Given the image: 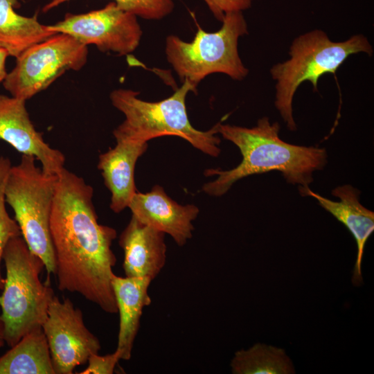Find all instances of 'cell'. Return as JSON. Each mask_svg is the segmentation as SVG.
Wrapping results in <instances>:
<instances>
[{
  "label": "cell",
  "instance_id": "8fae6325",
  "mask_svg": "<svg viewBox=\"0 0 374 374\" xmlns=\"http://www.w3.org/2000/svg\"><path fill=\"white\" fill-rule=\"evenodd\" d=\"M0 139L22 154L33 156L46 173L57 175L64 168V154L45 142L23 99L0 94Z\"/></svg>",
  "mask_w": 374,
  "mask_h": 374
},
{
  "label": "cell",
  "instance_id": "d6986e66",
  "mask_svg": "<svg viewBox=\"0 0 374 374\" xmlns=\"http://www.w3.org/2000/svg\"><path fill=\"white\" fill-rule=\"evenodd\" d=\"M233 374H292L295 370L284 349L258 343L235 352L231 362Z\"/></svg>",
  "mask_w": 374,
  "mask_h": 374
},
{
  "label": "cell",
  "instance_id": "6da1fadb",
  "mask_svg": "<svg viewBox=\"0 0 374 374\" xmlns=\"http://www.w3.org/2000/svg\"><path fill=\"white\" fill-rule=\"evenodd\" d=\"M93 189L64 168L57 175L50 233L60 291L76 292L107 313L118 312L112 285L116 231L98 223Z\"/></svg>",
  "mask_w": 374,
  "mask_h": 374
},
{
  "label": "cell",
  "instance_id": "ffe728a7",
  "mask_svg": "<svg viewBox=\"0 0 374 374\" xmlns=\"http://www.w3.org/2000/svg\"><path fill=\"white\" fill-rule=\"evenodd\" d=\"M71 0H51L42 8L46 12ZM122 10L147 20H160L173 10L172 0H114Z\"/></svg>",
  "mask_w": 374,
  "mask_h": 374
},
{
  "label": "cell",
  "instance_id": "277c9868",
  "mask_svg": "<svg viewBox=\"0 0 374 374\" xmlns=\"http://www.w3.org/2000/svg\"><path fill=\"white\" fill-rule=\"evenodd\" d=\"M364 53L371 56L373 49L363 35H353L341 42L330 40L322 30H313L296 37L292 42L287 60L274 64L270 69L276 82L274 104L290 131L296 130L292 103L299 87L305 81L317 91L321 76L335 74L351 55Z\"/></svg>",
  "mask_w": 374,
  "mask_h": 374
},
{
  "label": "cell",
  "instance_id": "4fadbf2b",
  "mask_svg": "<svg viewBox=\"0 0 374 374\" xmlns=\"http://www.w3.org/2000/svg\"><path fill=\"white\" fill-rule=\"evenodd\" d=\"M303 196H311L326 211L341 222L351 233L357 244V257L352 283L359 286L362 282V262L367 240L374 231V213L359 202L360 192L351 185L339 186L334 188L332 195L339 199L333 201L313 192L309 186L299 187Z\"/></svg>",
  "mask_w": 374,
  "mask_h": 374
},
{
  "label": "cell",
  "instance_id": "ba28073f",
  "mask_svg": "<svg viewBox=\"0 0 374 374\" xmlns=\"http://www.w3.org/2000/svg\"><path fill=\"white\" fill-rule=\"evenodd\" d=\"M87 46L65 33H56L22 52L3 80L13 97L27 100L48 88L66 71L87 63Z\"/></svg>",
  "mask_w": 374,
  "mask_h": 374
},
{
  "label": "cell",
  "instance_id": "3957f363",
  "mask_svg": "<svg viewBox=\"0 0 374 374\" xmlns=\"http://www.w3.org/2000/svg\"><path fill=\"white\" fill-rule=\"evenodd\" d=\"M190 91L197 90L188 80L168 98L157 102L140 99L139 91L127 89L112 91L109 98L113 106L125 116V120L113 132L116 140L138 142L163 136H176L212 157L220 153L218 123L207 131L195 129L190 123L186 107Z\"/></svg>",
  "mask_w": 374,
  "mask_h": 374
},
{
  "label": "cell",
  "instance_id": "e0dca14e",
  "mask_svg": "<svg viewBox=\"0 0 374 374\" xmlns=\"http://www.w3.org/2000/svg\"><path fill=\"white\" fill-rule=\"evenodd\" d=\"M24 0H0V46L17 58L30 46L56 33L40 24L37 16L25 17L15 12Z\"/></svg>",
  "mask_w": 374,
  "mask_h": 374
},
{
  "label": "cell",
  "instance_id": "7402d4cb",
  "mask_svg": "<svg viewBox=\"0 0 374 374\" xmlns=\"http://www.w3.org/2000/svg\"><path fill=\"white\" fill-rule=\"evenodd\" d=\"M121 359V355L118 350L111 354L99 355L95 353L88 359V366L83 370L81 374H112L115 367Z\"/></svg>",
  "mask_w": 374,
  "mask_h": 374
},
{
  "label": "cell",
  "instance_id": "d4e9b609",
  "mask_svg": "<svg viewBox=\"0 0 374 374\" xmlns=\"http://www.w3.org/2000/svg\"><path fill=\"white\" fill-rule=\"evenodd\" d=\"M5 344L4 325L0 316V349L4 346Z\"/></svg>",
  "mask_w": 374,
  "mask_h": 374
},
{
  "label": "cell",
  "instance_id": "7c38bea8",
  "mask_svg": "<svg viewBox=\"0 0 374 374\" xmlns=\"http://www.w3.org/2000/svg\"><path fill=\"white\" fill-rule=\"evenodd\" d=\"M128 208L140 222L170 235L180 247L192 238L193 221L199 211L193 204H178L159 185L153 186L148 193L136 191Z\"/></svg>",
  "mask_w": 374,
  "mask_h": 374
},
{
  "label": "cell",
  "instance_id": "5bb4252c",
  "mask_svg": "<svg viewBox=\"0 0 374 374\" xmlns=\"http://www.w3.org/2000/svg\"><path fill=\"white\" fill-rule=\"evenodd\" d=\"M164 234L132 215L118 241L124 252L125 276L147 277L152 280L158 276L166 262Z\"/></svg>",
  "mask_w": 374,
  "mask_h": 374
},
{
  "label": "cell",
  "instance_id": "5b68a950",
  "mask_svg": "<svg viewBox=\"0 0 374 374\" xmlns=\"http://www.w3.org/2000/svg\"><path fill=\"white\" fill-rule=\"evenodd\" d=\"M6 278L0 295V314L6 344L12 347L26 334L42 328L55 296L49 278L39 275L45 265L28 248L21 235L11 238L3 253Z\"/></svg>",
  "mask_w": 374,
  "mask_h": 374
},
{
  "label": "cell",
  "instance_id": "44dd1931",
  "mask_svg": "<svg viewBox=\"0 0 374 374\" xmlns=\"http://www.w3.org/2000/svg\"><path fill=\"white\" fill-rule=\"evenodd\" d=\"M11 166L9 158L0 157V290H3L5 281L1 272L4 249L11 238L21 235L17 222L9 215L6 207L5 185Z\"/></svg>",
  "mask_w": 374,
  "mask_h": 374
},
{
  "label": "cell",
  "instance_id": "603a6c76",
  "mask_svg": "<svg viewBox=\"0 0 374 374\" xmlns=\"http://www.w3.org/2000/svg\"><path fill=\"white\" fill-rule=\"evenodd\" d=\"M213 16L222 21L229 12H242L249 9L252 0H204Z\"/></svg>",
  "mask_w": 374,
  "mask_h": 374
},
{
  "label": "cell",
  "instance_id": "52a82bcc",
  "mask_svg": "<svg viewBox=\"0 0 374 374\" xmlns=\"http://www.w3.org/2000/svg\"><path fill=\"white\" fill-rule=\"evenodd\" d=\"M33 156L22 154L12 166L5 185V200L13 210L29 249L44 262L49 276L55 274L50 217L57 175L46 173Z\"/></svg>",
  "mask_w": 374,
  "mask_h": 374
},
{
  "label": "cell",
  "instance_id": "cb8c5ba5",
  "mask_svg": "<svg viewBox=\"0 0 374 374\" xmlns=\"http://www.w3.org/2000/svg\"><path fill=\"white\" fill-rule=\"evenodd\" d=\"M8 56H9L8 51L0 46V82L4 80L8 74L6 70V60Z\"/></svg>",
  "mask_w": 374,
  "mask_h": 374
},
{
  "label": "cell",
  "instance_id": "ac0fdd59",
  "mask_svg": "<svg viewBox=\"0 0 374 374\" xmlns=\"http://www.w3.org/2000/svg\"><path fill=\"white\" fill-rule=\"evenodd\" d=\"M0 374H55L42 328L26 334L0 356Z\"/></svg>",
  "mask_w": 374,
  "mask_h": 374
},
{
  "label": "cell",
  "instance_id": "2e32d148",
  "mask_svg": "<svg viewBox=\"0 0 374 374\" xmlns=\"http://www.w3.org/2000/svg\"><path fill=\"white\" fill-rule=\"evenodd\" d=\"M151 282L147 277L112 276V285L120 317L116 350L121 359L131 358L143 310L151 303L148 294Z\"/></svg>",
  "mask_w": 374,
  "mask_h": 374
},
{
  "label": "cell",
  "instance_id": "9c48e42d",
  "mask_svg": "<svg viewBox=\"0 0 374 374\" xmlns=\"http://www.w3.org/2000/svg\"><path fill=\"white\" fill-rule=\"evenodd\" d=\"M48 27L56 33L68 34L86 46L93 44L103 53L118 55L134 51L143 34L137 17L121 9L114 1L86 13H66L62 21Z\"/></svg>",
  "mask_w": 374,
  "mask_h": 374
},
{
  "label": "cell",
  "instance_id": "9a60e30c",
  "mask_svg": "<svg viewBox=\"0 0 374 374\" xmlns=\"http://www.w3.org/2000/svg\"><path fill=\"white\" fill-rule=\"evenodd\" d=\"M148 146V142L116 140L114 148L99 156L98 168L111 193L110 208L114 213L128 207L136 193L134 168Z\"/></svg>",
  "mask_w": 374,
  "mask_h": 374
},
{
  "label": "cell",
  "instance_id": "8992f818",
  "mask_svg": "<svg viewBox=\"0 0 374 374\" xmlns=\"http://www.w3.org/2000/svg\"><path fill=\"white\" fill-rule=\"evenodd\" d=\"M222 27L208 33L197 26L194 39L186 42L177 35L166 39L168 62L184 82L188 80L197 90L199 83L214 73L227 75L235 80H244L249 69L239 55L238 40L248 33L242 12L226 14Z\"/></svg>",
  "mask_w": 374,
  "mask_h": 374
},
{
  "label": "cell",
  "instance_id": "7a4b0ae2",
  "mask_svg": "<svg viewBox=\"0 0 374 374\" xmlns=\"http://www.w3.org/2000/svg\"><path fill=\"white\" fill-rule=\"evenodd\" d=\"M279 132V123H271L266 116L250 128L218 123V134L239 148L242 159L229 170H206V177H217L205 184L202 190L219 197L244 177L273 170L280 172L290 184L309 186L313 181V172L322 170L327 163L326 149L288 143L280 139Z\"/></svg>",
  "mask_w": 374,
  "mask_h": 374
},
{
  "label": "cell",
  "instance_id": "30bf717a",
  "mask_svg": "<svg viewBox=\"0 0 374 374\" xmlns=\"http://www.w3.org/2000/svg\"><path fill=\"white\" fill-rule=\"evenodd\" d=\"M50 350L55 374H72L101 348L98 337L86 327L80 309L69 298L55 295L42 327Z\"/></svg>",
  "mask_w": 374,
  "mask_h": 374
}]
</instances>
